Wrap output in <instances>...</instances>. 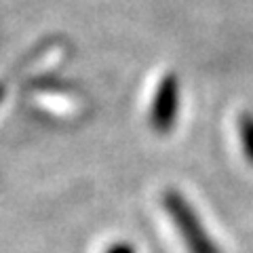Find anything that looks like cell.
<instances>
[{
    "mask_svg": "<svg viewBox=\"0 0 253 253\" xmlns=\"http://www.w3.org/2000/svg\"><path fill=\"white\" fill-rule=\"evenodd\" d=\"M163 209L177 228L181 241L188 247V253H221L213 239L209 236L199 213L192 209L188 199L177 190H165L163 192Z\"/></svg>",
    "mask_w": 253,
    "mask_h": 253,
    "instance_id": "obj_1",
    "label": "cell"
},
{
    "mask_svg": "<svg viewBox=\"0 0 253 253\" xmlns=\"http://www.w3.org/2000/svg\"><path fill=\"white\" fill-rule=\"evenodd\" d=\"M179 112V81L175 74H165L158 83L150 106V126L156 133H169Z\"/></svg>",
    "mask_w": 253,
    "mask_h": 253,
    "instance_id": "obj_2",
    "label": "cell"
},
{
    "mask_svg": "<svg viewBox=\"0 0 253 253\" xmlns=\"http://www.w3.org/2000/svg\"><path fill=\"white\" fill-rule=\"evenodd\" d=\"M239 133H241V141H243V150L247 161L253 163V114L245 112L239 118Z\"/></svg>",
    "mask_w": 253,
    "mask_h": 253,
    "instance_id": "obj_3",
    "label": "cell"
},
{
    "mask_svg": "<svg viewBox=\"0 0 253 253\" xmlns=\"http://www.w3.org/2000/svg\"><path fill=\"white\" fill-rule=\"evenodd\" d=\"M106 253H135V249L129 243H114L106 249Z\"/></svg>",
    "mask_w": 253,
    "mask_h": 253,
    "instance_id": "obj_4",
    "label": "cell"
},
{
    "mask_svg": "<svg viewBox=\"0 0 253 253\" xmlns=\"http://www.w3.org/2000/svg\"><path fill=\"white\" fill-rule=\"evenodd\" d=\"M4 91H6V89H4V84L0 83V101H2V97H4Z\"/></svg>",
    "mask_w": 253,
    "mask_h": 253,
    "instance_id": "obj_5",
    "label": "cell"
}]
</instances>
